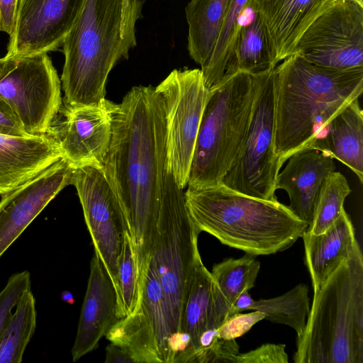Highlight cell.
I'll use <instances>...</instances> for the list:
<instances>
[{
	"mask_svg": "<svg viewBox=\"0 0 363 363\" xmlns=\"http://www.w3.org/2000/svg\"><path fill=\"white\" fill-rule=\"evenodd\" d=\"M250 9L251 18L240 26L225 74L243 72L255 75L277 66L266 26L259 14Z\"/></svg>",
	"mask_w": 363,
	"mask_h": 363,
	"instance_id": "cb8c5ba5",
	"label": "cell"
},
{
	"mask_svg": "<svg viewBox=\"0 0 363 363\" xmlns=\"http://www.w3.org/2000/svg\"><path fill=\"white\" fill-rule=\"evenodd\" d=\"M121 318L116 291L100 259L94 252L82 306L72 356L73 362L94 350L102 337Z\"/></svg>",
	"mask_w": 363,
	"mask_h": 363,
	"instance_id": "e0dca14e",
	"label": "cell"
},
{
	"mask_svg": "<svg viewBox=\"0 0 363 363\" xmlns=\"http://www.w3.org/2000/svg\"><path fill=\"white\" fill-rule=\"evenodd\" d=\"M304 263L311 276L313 292L350 255L354 243V228L345 208L323 233L304 232Z\"/></svg>",
	"mask_w": 363,
	"mask_h": 363,
	"instance_id": "44dd1931",
	"label": "cell"
},
{
	"mask_svg": "<svg viewBox=\"0 0 363 363\" xmlns=\"http://www.w3.org/2000/svg\"><path fill=\"white\" fill-rule=\"evenodd\" d=\"M201 231L190 218L185 199L161 205L149 261L155 269L168 309L169 363L179 337L182 316L195 266L201 259Z\"/></svg>",
	"mask_w": 363,
	"mask_h": 363,
	"instance_id": "52a82bcc",
	"label": "cell"
},
{
	"mask_svg": "<svg viewBox=\"0 0 363 363\" xmlns=\"http://www.w3.org/2000/svg\"><path fill=\"white\" fill-rule=\"evenodd\" d=\"M282 61L274 69V155L279 170L363 91V67L332 69L296 53Z\"/></svg>",
	"mask_w": 363,
	"mask_h": 363,
	"instance_id": "7a4b0ae2",
	"label": "cell"
},
{
	"mask_svg": "<svg viewBox=\"0 0 363 363\" xmlns=\"http://www.w3.org/2000/svg\"><path fill=\"white\" fill-rule=\"evenodd\" d=\"M274 69L253 75L250 121L240 155L222 184L252 197L277 200L275 182L279 172L274 155Z\"/></svg>",
	"mask_w": 363,
	"mask_h": 363,
	"instance_id": "ba28073f",
	"label": "cell"
},
{
	"mask_svg": "<svg viewBox=\"0 0 363 363\" xmlns=\"http://www.w3.org/2000/svg\"><path fill=\"white\" fill-rule=\"evenodd\" d=\"M165 133L164 106L155 87L133 86L114 104L112 136L101 169L122 208L140 282L162 202L184 196L167 167Z\"/></svg>",
	"mask_w": 363,
	"mask_h": 363,
	"instance_id": "6da1fadb",
	"label": "cell"
},
{
	"mask_svg": "<svg viewBox=\"0 0 363 363\" xmlns=\"http://www.w3.org/2000/svg\"><path fill=\"white\" fill-rule=\"evenodd\" d=\"M70 184L77 190L94 252L117 295L118 262L127 231L121 205L101 167L74 168Z\"/></svg>",
	"mask_w": 363,
	"mask_h": 363,
	"instance_id": "7c38bea8",
	"label": "cell"
},
{
	"mask_svg": "<svg viewBox=\"0 0 363 363\" xmlns=\"http://www.w3.org/2000/svg\"><path fill=\"white\" fill-rule=\"evenodd\" d=\"M184 199L188 214L201 232L255 256L287 250L308 225L278 200L252 197L222 184L187 186Z\"/></svg>",
	"mask_w": 363,
	"mask_h": 363,
	"instance_id": "3957f363",
	"label": "cell"
},
{
	"mask_svg": "<svg viewBox=\"0 0 363 363\" xmlns=\"http://www.w3.org/2000/svg\"><path fill=\"white\" fill-rule=\"evenodd\" d=\"M106 363H135L131 356L118 345L111 342L106 347Z\"/></svg>",
	"mask_w": 363,
	"mask_h": 363,
	"instance_id": "8d00e7d4",
	"label": "cell"
},
{
	"mask_svg": "<svg viewBox=\"0 0 363 363\" xmlns=\"http://www.w3.org/2000/svg\"><path fill=\"white\" fill-rule=\"evenodd\" d=\"M123 0H85L62 44L61 75L63 103L99 104L106 99L108 74L118 61L128 59L136 36L121 31Z\"/></svg>",
	"mask_w": 363,
	"mask_h": 363,
	"instance_id": "5b68a950",
	"label": "cell"
},
{
	"mask_svg": "<svg viewBox=\"0 0 363 363\" xmlns=\"http://www.w3.org/2000/svg\"><path fill=\"white\" fill-rule=\"evenodd\" d=\"M155 89L164 111L167 167L184 189L209 89L200 69H174Z\"/></svg>",
	"mask_w": 363,
	"mask_h": 363,
	"instance_id": "30bf717a",
	"label": "cell"
},
{
	"mask_svg": "<svg viewBox=\"0 0 363 363\" xmlns=\"http://www.w3.org/2000/svg\"><path fill=\"white\" fill-rule=\"evenodd\" d=\"M63 157L48 136H12L0 134V195L35 177Z\"/></svg>",
	"mask_w": 363,
	"mask_h": 363,
	"instance_id": "ffe728a7",
	"label": "cell"
},
{
	"mask_svg": "<svg viewBox=\"0 0 363 363\" xmlns=\"http://www.w3.org/2000/svg\"><path fill=\"white\" fill-rule=\"evenodd\" d=\"M233 309L201 258L194 269L182 316L179 339L186 347L177 363L192 362L199 339L207 330H218Z\"/></svg>",
	"mask_w": 363,
	"mask_h": 363,
	"instance_id": "2e32d148",
	"label": "cell"
},
{
	"mask_svg": "<svg viewBox=\"0 0 363 363\" xmlns=\"http://www.w3.org/2000/svg\"><path fill=\"white\" fill-rule=\"evenodd\" d=\"M332 0H252L250 7L262 19L279 62L294 54L308 26Z\"/></svg>",
	"mask_w": 363,
	"mask_h": 363,
	"instance_id": "d6986e66",
	"label": "cell"
},
{
	"mask_svg": "<svg viewBox=\"0 0 363 363\" xmlns=\"http://www.w3.org/2000/svg\"><path fill=\"white\" fill-rule=\"evenodd\" d=\"M294 53L332 69L363 67V0H332L302 33Z\"/></svg>",
	"mask_w": 363,
	"mask_h": 363,
	"instance_id": "8fae6325",
	"label": "cell"
},
{
	"mask_svg": "<svg viewBox=\"0 0 363 363\" xmlns=\"http://www.w3.org/2000/svg\"><path fill=\"white\" fill-rule=\"evenodd\" d=\"M233 310L235 313L247 310L262 312L264 319L290 326L299 336L304 331L310 310L308 287L298 284L283 295L257 301L252 298L249 291H245L238 298Z\"/></svg>",
	"mask_w": 363,
	"mask_h": 363,
	"instance_id": "d4e9b609",
	"label": "cell"
},
{
	"mask_svg": "<svg viewBox=\"0 0 363 363\" xmlns=\"http://www.w3.org/2000/svg\"><path fill=\"white\" fill-rule=\"evenodd\" d=\"M61 88L46 52L0 58V96L30 136L46 135L62 105Z\"/></svg>",
	"mask_w": 363,
	"mask_h": 363,
	"instance_id": "9c48e42d",
	"label": "cell"
},
{
	"mask_svg": "<svg viewBox=\"0 0 363 363\" xmlns=\"http://www.w3.org/2000/svg\"><path fill=\"white\" fill-rule=\"evenodd\" d=\"M117 300L120 318L138 311L140 306V283L133 241L125 232L118 262Z\"/></svg>",
	"mask_w": 363,
	"mask_h": 363,
	"instance_id": "4dcf8cb0",
	"label": "cell"
},
{
	"mask_svg": "<svg viewBox=\"0 0 363 363\" xmlns=\"http://www.w3.org/2000/svg\"><path fill=\"white\" fill-rule=\"evenodd\" d=\"M73 169L62 157L22 185L1 195L0 257L46 206L70 184Z\"/></svg>",
	"mask_w": 363,
	"mask_h": 363,
	"instance_id": "9a60e30c",
	"label": "cell"
},
{
	"mask_svg": "<svg viewBox=\"0 0 363 363\" xmlns=\"http://www.w3.org/2000/svg\"><path fill=\"white\" fill-rule=\"evenodd\" d=\"M30 286V274L25 270L12 274L0 291V337L21 296Z\"/></svg>",
	"mask_w": 363,
	"mask_h": 363,
	"instance_id": "1f68e13d",
	"label": "cell"
},
{
	"mask_svg": "<svg viewBox=\"0 0 363 363\" xmlns=\"http://www.w3.org/2000/svg\"><path fill=\"white\" fill-rule=\"evenodd\" d=\"M35 328V300L28 289L21 296L0 337V363H21Z\"/></svg>",
	"mask_w": 363,
	"mask_h": 363,
	"instance_id": "484cf974",
	"label": "cell"
},
{
	"mask_svg": "<svg viewBox=\"0 0 363 363\" xmlns=\"http://www.w3.org/2000/svg\"><path fill=\"white\" fill-rule=\"evenodd\" d=\"M296 363H363V255L357 241L313 292Z\"/></svg>",
	"mask_w": 363,
	"mask_h": 363,
	"instance_id": "277c9868",
	"label": "cell"
},
{
	"mask_svg": "<svg viewBox=\"0 0 363 363\" xmlns=\"http://www.w3.org/2000/svg\"><path fill=\"white\" fill-rule=\"evenodd\" d=\"M113 105L107 99L79 106L62 102L45 135L56 143L73 168L101 167L112 136Z\"/></svg>",
	"mask_w": 363,
	"mask_h": 363,
	"instance_id": "4fadbf2b",
	"label": "cell"
},
{
	"mask_svg": "<svg viewBox=\"0 0 363 363\" xmlns=\"http://www.w3.org/2000/svg\"><path fill=\"white\" fill-rule=\"evenodd\" d=\"M253 96L254 76L243 72L225 74L209 89L187 186L206 188L222 184L241 151Z\"/></svg>",
	"mask_w": 363,
	"mask_h": 363,
	"instance_id": "8992f818",
	"label": "cell"
},
{
	"mask_svg": "<svg viewBox=\"0 0 363 363\" xmlns=\"http://www.w3.org/2000/svg\"><path fill=\"white\" fill-rule=\"evenodd\" d=\"M85 0H19L8 55L53 51L77 20Z\"/></svg>",
	"mask_w": 363,
	"mask_h": 363,
	"instance_id": "5bb4252c",
	"label": "cell"
},
{
	"mask_svg": "<svg viewBox=\"0 0 363 363\" xmlns=\"http://www.w3.org/2000/svg\"><path fill=\"white\" fill-rule=\"evenodd\" d=\"M105 336L126 351L135 363L162 362L152 332L140 309L118 320Z\"/></svg>",
	"mask_w": 363,
	"mask_h": 363,
	"instance_id": "4316f807",
	"label": "cell"
},
{
	"mask_svg": "<svg viewBox=\"0 0 363 363\" xmlns=\"http://www.w3.org/2000/svg\"><path fill=\"white\" fill-rule=\"evenodd\" d=\"M285 348L283 344H264L247 352L239 353L236 363H288Z\"/></svg>",
	"mask_w": 363,
	"mask_h": 363,
	"instance_id": "836d02e7",
	"label": "cell"
},
{
	"mask_svg": "<svg viewBox=\"0 0 363 363\" xmlns=\"http://www.w3.org/2000/svg\"><path fill=\"white\" fill-rule=\"evenodd\" d=\"M264 316L263 313L257 311L247 313H235L217 330L218 337L224 340L236 339L247 333L257 323L264 319Z\"/></svg>",
	"mask_w": 363,
	"mask_h": 363,
	"instance_id": "d6a6232c",
	"label": "cell"
},
{
	"mask_svg": "<svg viewBox=\"0 0 363 363\" xmlns=\"http://www.w3.org/2000/svg\"><path fill=\"white\" fill-rule=\"evenodd\" d=\"M230 1L190 0L185 7L187 50L201 69L212 55Z\"/></svg>",
	"mask_w": 363,
	"mask_h": 363,
	"instance_id": "603a6c76",
	"label": "cell"
},
{
	"mask_svg": "<svg viewBox=\"0 0 363 363\" xmlns=\"http://www.w3.org/2000/svg\"><path fill=\"white\" fill-rule=\"evenodd\" d=\"M279 172L275 189L284 190L289 198V209L309 224L316 200L325 179L336 169L333 158L315 149H304L291 155Z\"/></svg>",
	"mask_w": 363,
	"mask_h": 363,
	"instance_id": "ac0fdd59",
	"label": "cell"
},
{
	"mask_svg": "<svg viewBox=\"0 0 363 363\" xmlns=\"http://www.w3.org/2000/svg\"><path fill=\"white\" fill-rule=\"evenodd\" d=\"M0 134L28 137L16 115L9 104L0 96Z\"/></svg>",
	"mask_w": 363,
	"mask_h": 363,
	"instance_id": "e575fe53",
	"label": "cell"
},
{
	"mask_svg": "<svg viewBox=\"0 0 363 363\" xmlns=\"http://www.w3.org/2000/svg\"><path fill=\"white\" fill-rule=\"evenodd\" d=\"M62 299L69 303H73L72 295L69 292H64L62 294Z\"/></svg>",
	"mask_w": 363,
	"mask_h": 363,
	"instance_id": "74e56055",
	"label": "cell"
},
{
	"mask_svg": "<svg viewBox=\"0 0 363 363\" xmlns=\"http://www.w3.org/2000/svg\"><path fill=\"white\" fill-rule=\"evenodd\" d=\"M247 254L239 258H227L213 265L211 272L220 291L233 307L239 296L255 286L260 262Z\"/></svg>",
	"mask_w": 363,
	"mask_h": 363,
	"instance_id": "f1b7e54d",
	"label": "cell"
},
{
	"mask_svg": "<svg viewBox=\"0 0 363 363\" xmlns=\"http://www.w3.org/2000/svg\"><path fill=\"white\" fill-rule=\"evenodd\" d=\"M252 0H231L212 55L206 65L200 69L206 86L210 89L223 77L242 25L241 20Z\"/></svg>",
	"mask_w": 363,
	"mask_h": 363,
	"instance_id": "83f0119b",
	"label": "cell"
},
{
	"mask_svg": "<svg viewBox=\"0 0 363 363\" xmlns=\"http://www.w3.org/2000/svg\"><path fill=\"white\" fill-rule=\"evenodd\" d=\"M308 148L319 150L340 161L362 184L363 111L359 99L340 112L331 121L325 133Z\"/></svg>",
	"mask_w": 363,
	"mask_h": 363,
	"instance_id": "7402d4cb",
	"label": "cell"
},
{
	"mask_svg": "<svg viewBox=\"0 0 363 363\" xmlns=\"http://www.w3.org/2000/svg\"><path fill=\"white\" fill-rule=\"evenodd\" d=\"M351 191L343 174L335 171L331 173L321 186L312 220L306 231L317 235L326 230L340 215L345 200Z\"/></svg>",
	"mask_w": 363,
	"mask_h": 363,
	"instance_id": "f546056e",
	"label": "cell"
},
{
	"mask_svg": "<svg viewBox=\"0 0 363 363\" xmlns=\"http://www.w3.org/2000/svg\"><path fill=\"white\" fill-rule=\"evenodd\" d=\"M19 0H0V31L11 35L14 30Z\"/></svg>",
	"mask_w": 363,
	"mask_h": 363,
	"instance_id": "d590c367",
	"label": "cell"
}]
</instances>
